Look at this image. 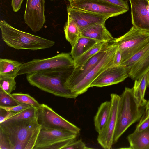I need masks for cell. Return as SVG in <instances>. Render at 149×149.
Here are the masks:
<instances>
[{
	"instance_id": "6da1fadb",
	"label": "cell",
	"mask_w": 149,
	"mask_h": 149,
	"mask_svg": "<svg viewBox=\"0 0 149 149\" xmlns=\"http://www.w3.org/2000/svg\"><path fill=\"white\" fill-rule=\"evenodd\" d=\"M40 128L37 118L0 123V130L8 140L10 149H33Z\"/></svg>"
},
{
	"instance_id": "7a4b0ae2",
	"label": "cell",
	"mask_w": 149,
	"mask_h": 149,
	"mask_svg": "<svg viewBox=\"0 0 149 149\" xmlns=\"http://www.w3.org/2000/svg\"><path fill=\"white\" fill-rule=\"evenodd\" d=\"M72 70H52L38 72L26 74L30 84L58 97L75 99L78 95L67 88L65 83Z\"/></svg>"
},
{
	"instance_id": "3957f363",
	"label": "cell",
	"mask_w": 149,
	"mask_h": 149,
	"mask_svg": "<svg viewBox=\"0 0 149 149\" xmlns=\"http://www.w3.org/2000/svg\"><path fill=\"white\" fill-rule=\"evenodd\" d=\"M0 28L3 41L8 46L16 49H44L55 44L53 41L16 29L4 20L0 21Z\"/></svg>"
},
{
	"instance_id": "277c9868",
	"label": "cell",
	"mask_w": 149,
	"mask_h": 149,
	"mask_svg": "<svg viewBox=\"0 0 149 149\" xmlns=\"http://www.w3.org/2000/svg\"><path fill=\"white\" fill-rule=\"evenodd\" d=\"M117 123L113 144L132 125L139 120L144 114L145 106L139 107L134 98L133 89L126 87L120 96Z\"/></svg>"
},
{
	"instance_id": "5b68a950",
	"label": "cell",
	"mask_w": 149,
	"mask_h": 149,
	"mask_svg": "<svg viewBox=\"0 0 149 149\" xmlns=\"http://www.w3.org/2000/svg\"><path fill=\"white\" fill-rule=\"evenodd\" d=\"M74 68V60L70 53L62 52L51 57L23 63L18 75L49 70H71Z\"/></svg>"
},
{
	"instance_id": "8992f818",
	"label": "cell",
	"mask_w": 149,
	"mask_h": 149,
	"mask_svg": "<svg viewBox=\"0 0 149 149\" xmlns=\"http://www.w3.org/2000/svg\"><path fill=\"white\" fill-rule=\"evenodd\" d=\"M112 42L118 46V50L122 55V63L140 50L149 42V32L133 26L126 33L115 38Z\"/></svg>"
},
{
	"instance_id": "52a82bcc",
	"label": "cell",
	"mask_w": 149,
	"mask_h": 149,
	"mask_svg": "<svg viewBox=\"0 0 149 149\" xmlns=\"http://www.w3.org/2000/svg\"><path fill=\"white\" fill-rule=\"evenodd\" d=\"M77 135L63 129L41 127L33 149H63Z\"/></svg>"
},
{
	"instance_id": "ba28073f",
	"label": "cell",
	"mask_w": 149,
	"mask_h": 149,
	"mask_svg": "<svg viewBox=\"0 0 149 149\" xmlns=\"http://www.w3.org/2000/svg\"><path fill=\"white\" fill-rule=\"evenodd\" d=\"M118 46L114 42L110 43L107 51L98 63L77 85L71 91L78 95L86 92L95 79L104 70L113 65L115 56L118 49Z\"/></svg>"
},
{
	"instance_id": "9c48e42d",
	"label": "cell",
	"mask_w": 149,
	"mask_h": 149,
	"mask_svg": "<svg viewBox=\"0 0 149 149\" xmlns=\"http://www.w3.org/2000/svg\"><path fill=\"white\" fill-rule=\"evenodd\" d=\"M37 121L42 127L62 129L78 135L80 129L54 111L47 105L40 104L38 108Z\"/></svg>"
},
{
	"instance_id": "30bf717a",
	"label": "cell",
	"mask_w": 149,
	"mask_h": 149,
	"mask_svg": "<svg viewBox=\"0 0 149 149\" xmlns=\"http://www.w3.org/2000/svg\"><path fill=\"white\" fill-rule=\"evenodd\" d=\"M69 2L72 7L110 17L124 14L128 11L121 7L99 0H71Z\"/></svg>"
},
{
	"instance_id": "8fae6325",
	"label": "cell",
	"mask_w": 149,
	"mask_h": 149,
	"mask_svg": "<svg viewBox=\"0 0 149 149\" xmlns=\"http://www.w3.org/2000/svg\"><path fill=\"white\" fill-rule=\"evenodd\" d=\"M111 108L109 116L104 127L98 134L97 140L103 148L110 149L113 144L114 134L116 126L120 96L116 94L110 95Z\"/></svg>"
},
{
	"instance_id": "7c38bea8",
	"label": "cell",
	"mask_w": 149,
	"mask_h": 149,
	"mask_svg": "<svg viewBox=\"0 0 149 149\" xmlns=\"http://www.w3.org/2000/svg\"><path fill=\"white\" fill-rule=\"evenodd\" d=\"M129 73V77L138 80L149 71V42L131 57L121 63Z\"/></svg>"
},
{
	"instance_id": "4fadbf2b",
	"label": "cell",
	"mask_w": 149,
	"mask_h": 149,
	"mask_svg": "<svg viewBox=\"0 0 149 149\" xmlns=\"http://www.w3.org/2000/svg\"><path fill=\"white\" fill-rule=\"evenodd\" d=\"M45 0H27L25 22L34 32L39 31L45 22Z\"/></svg>"
},
{
	"instance_id": "5bb4252c",
	"label": "cell",
	"mask_w": 149,
	"mask_h": 149,
	"mask_svg": "<svg viewBox=\"0 0 149 149\" xmlns=\"http://www.w3.org/2000/svg\"><path fill=\"white\" fill-rule=\"evenodd\" d=\"M110 44L95 54L84 64L74 68L69 72L65 83V86L67 88L70 90L98 63L105 54Z\"/></svg>"
},
{
	"instance_id": "9a60e30c",
	"label": "cell",
	"mask_w": 149,
	"mask_h": 149,
	"mask_svg": "<svg viewBox=\"0 0 149 149\" xmlns=\"http://www.w3.org/2000/svg\"><path fill=\"white\" fill-rule=\"evenodd\" d=\"M128 77V72L125 65H113L102 71L92 83L90 87H103L116 84Z\"/></svg>"
},
{
	"instance_id": "2e32d148",
	"label": "cell",
	"mask_w": 149,
	"mask_h": 149,
	"mask_svg": "<svg viewBox=\"0 0 149 149\" xmlns=\"http://www.w3.org/2000/svg\"><path fill=\"white\" fill-rule=\"evenodd\" d=\"M132 23L139 29L149 32V0H129Z\"/></svg>"
},
{
	"instance_id": "e0dca14e",
	"label": "cell",
	"mask_w": 149,
	"mask_h": 149,
	"mask_svg": "<svg viewBox=\"0 0 149 149\" xmlns=\"http://www.w3.org/2000/svg\"><path fill=\"white\" fill-rule=\"evenodd\" d=\"M68 16L76 22L81 30L91 25L105 23L109 16L101 15L82 10L68 5Z\"/></svg>"
},
{
	"instance_id": "ac0fdd59",
	"label": "cell",
	"mask_w": 149,
	"mask_h": 149,
	"mask_svg": "<svg viewBox=\"0 0 149 149\" xmlns=\"http://www.w3.org/2000/svg\"><path fill=\"white\" fill-rule=\"evenodd\" d=\"M81 36L95 39L99 42H112L114 38L106 28L105 23L88 26L81 31Z\"/></svg>"
},
{
	"instance_id": "d6986e66",
	"label": "cell",
	"mask_w": 149,
	"mask_h": 149,
	"mask_svg": "<svg viewBox=\"0 0 149 149\" xmlns=\"http://www.w3.org/2000/svg\"><path fill=\"white\" fill-rule=\"evenodd\" d=\"M129 148L149 149V127L139 132H134L127 137Z\"/></svg>"
},
{
	"instance_id": "ffe728a7",
	"label": "cell",
	"mask_w": 149,
	"mask_h": 149,
	"mask_svg": "<svg viewBox=\"0 0 149 149\" xmlns=\"http://www.w3.org/2000/svg\"><path fill=\"white\" fill-rule=\"evenodd\" d=\"M148 72L138 80H135L133 89L134 99L139 107L145 106L147 100L145 98V92L148 86Z\"/></svg>"
},
{
	"instance_id": "44dd1931",
	"label": "cell",
	"mask_w": 149,
	"mask_h": 149,
	"mask_svg": "<svg viewBox=\"0 0 149 149\" xmlns=\"http://www.w3.org/2000/svg\"><path fill=\"white\" fill-rule=\"evenodd\" d=\"M111 108V102L110 101L102 103L98 108L94 119L95 129L98 134L102 130L108 120Z\"/></svg>"
},
{
	"instance_id": "7402d4cb",
	"label": "cell",
	"mask_w": 149,
	"mask_h": 149,
	"mask_svg": "<svg viewBox=\"0 0 149 149\" xmlns=\"http://www.w3.org/2000/svg\"><path fill=\"white\" fill-rule=\"evenodd\" d=\"M99 42L95 39L81 36L72 47L70 53L72 57L73 60L76 59Z\"/></svg>"
},
{
	"instance_id": "603a6c76",
	"label": "cell",
	"mask_w": 149,
	"mask_h": 149,
	"mask_svg": "<svg viewBox=\"0 0 149 149\" xmlns=\"http://www.w3.org/2000/svg\"><path fill=\"white\" fill-rule=\"evenodd\" d=\"M23 63L12 59L0 58V76L16 77Z\"/></svg>"
},
{
	"instance_id": "cb8c5ba5",
	"label": "cell",
	"mask_w": 149,
	"mask_h": 149,
	"mask_svg": "<svg viewBox=\"0 0 149 149\" xmlns=\"http://www.w3.org/2000/svg\"><path fill=\"white\" fill-rule=\"evenodd\" d=\"M66 40L72 47L79 38L81 36V30L75 21L68 17L64 27Z\"/></svg>"
},
{
	"instance_id": "d4e9b609",
	"label": "cell",
	"mask_w": 149,
	"mask_h": 149,
	"mask_svg": "<svg viewBox=\"0 0 149 149\" xmlns=\"http://www.w3.org/2000/svg\"><path fill=\"white\" fill-rule=\"evenodd\" d=\"M110 43L105 42H100L88 50L77 58L74 60V67L81 65L89 59Z\"/></svg>"
},
{
	"instance_id": "484cf974",
	"label": "cell",
	"mask_w": 149,
	"mask_h": 149,
	"mask_svg": "<svg viewBox=\"0 0 149 149\" xmlns=\"http://www.w3.org/2000/svg\"><path fill=\"white\" fill-rule=\"evenodd\" d=\"M38 108L31 106L6 121L23 120L37 118Z\"/></svg>"
},
{
	"instance_id": "4316f807",
	"label": "cell",
	"mask_w": 149,
	"mask_h": 149,
	"mask_svg": "<svg viewBox=\"0 0 149 149\" xmlns=\"http://www.w3.org/2000/svg\"><path fill=\"white\" fill-rule=\"evenodd\" d=\"M11 96L19 103H24L31 106L39 108L40 104L34 98L28 94L22 93H15L11 94Z\"/></svg>"
},
{
	"instance_id": "83f0119b",
	"label": "cell",
	"mask_w": 149,
	"mask_h": 149,
	"mask_svg": "<svg viewBox=\"0 0 149 149\" xmlns=\"http://www.w3.org/2000/svg\"><path fill=\"white\" fill-rule=\"evenodd\" d=\"M15 77L6 76H0V88L8 94L16 88V83Z\"/></svg>"
},
{
	"instance_id": "f1b7e54d",
	"label": "cell",
	"mask_w": 149,
	"mask_h": 149,
	"mask_svg": "<svg viewBox=\"0 0 149 149\" xmlns=\"http://www.w3.org/2000/svg\"><path fill=\"white\" fill-rule=\"evenodd\" d=\"M19 104L13 97L11 94H8L0 88V106L11 107Z\"/></svg>"
},
{
	"instance_id": "f546056e",
	"label": "cell",
	"mask_w": 149,
	"mask_h": 149,
	"mask_svg": "<svg viewBox=\"0 0 149 149\" xmlns=\"http://www.w3.org/2000/svg\"><path fill=\"white\" fill-rule=\"evenodd\" d=\"M91 148L86 146L81 139H76L65 147L63 149H88Z\"/></svg>"
},
{
	"instance_id": "4dcf8cb0",
	"label": "cell",
	"mask_w": 149,
	"mask_h": 149,
	"mask_svg": "<svg viewBox=\"0 0 149 149\" xmlns=\"http://www.w3.org/2000/svg\"><path fill=\"white\" fill-rule=\"evenodd\" d=\"M31 106L28 104L21 103L17 105L11 107L0 106V108L3 109L7 111H12L16 112H19Z\"/></svg>"
},
{
	"instance_id": "1f68e13d",
	"label": "cell",
	"mask_w": 149,
	"mask_h": 149,
	"mask_svg": "<svg viewBox=\"0 0 149 149\" xmlns=\"http://www.w3.org/2000/svg\"><path fill=\"white\" fill-rule=\"evenodd\" d=\"M19 112L7 111L0 108V123L3 122Z\"/></svg>"
},
{
	"instance_id": "d6a6232c",
	"label": "cell",
	"mask_w": 149,
	"mask_h": 149,
	"mask_svg": "<svg viewBox=\"0 0 149 149\" xmlns=\"http://www.w3.org/2000/svg\"><path fill=\"white\" fill-rule=\"evenodd\" d=\"M118 6L128 10L129 7L128 2L127 0H99Z\"/></svg>"
},
{
	"instance_id": "836d02e7",
	"label": "cell",
	"mask_w": 149,
	"mask_h": 149,
	"mask_svg": "<svg viewBox=\"0 0 149 149\" xmlns=\"http://www.w3.org/2000/svg\"><path fill=\"white\" fill-rule=\"evenodd\" d=\"M0 149H10L9 143L2 131L0 130Z\"/></svg>"
},
{
	"instance_id": "e575fe53",
	"label": "cell",
	"mask_w": 149,
	"mask_h": 149,
	"mask_svg": "<svg viewBox=\"0 0 149 149\" xmlns=\"http://www.w3.org/2000/svg\"><path fill=\"white\" fill-rule=\"evenodd\" d=\"M149 127V118L142 121H139L134 131L139 132Z\"/></svg>"
},
{
	"instance_id": "d590c367",
	"label": "cell",
	"mask_w": 149,
	"mask_h": 149,
	"mask_svg": "<svg viewBox=\"0 0 149 149\" xmlns=\"http://www.w3.org/2000/svg\"><path fill=\"white\" fill-rule=\"evenodd\" d=\"M23 0H12L11 6L13 11L17 12L20 9Z\"/></svg>"
},
{
	"instance_id": "8d00e7d4",
	"label": "cell",
	"mask_w": 149,
	"mask_h": 149,
	"mask_svg": "<svg viewBox=\"0 0 149 149\" xmlns=\"http://www.w3.org/2000/svg\"><path fill=\"white\" fill-rule=\"evenodd\" d=\"M122 60L121 54L118 49L116 54L114 60L113 65H120Z\"/></svg>"
},
{
	"instance_id": "74e56055",
	"label": "cell",
	"mask_w": 149,
	"mask_h": 149,
	"mask_svg": "<svg viewBox=\"0 0 149 149\" xmlns=\"http://www.w3.org/2000/svg\"><path fill=\"white\" fill-rule=\"evenodd\" d=\"M145 112L140 121H144L149 118V100L147 101L145 106Z\"/></svg>"
},
{
	"instance_id": "f35d334b",
	"label": "cell",
	"mask_w": 149,
	"mask_h": 149,
	"mask_svg": "<svg viewBox=\"0 0 149 149\" xmlns=\"http://www.w3.org/2000/svg\"><path fill=\"white\" fill-rule=\"evenodd\" d=\"M147 82L148 86L149 87V71L148 72V73Z\"/></svg>"
},
{
	"instance_id": "ab89813d",
	"label": "cell",
	"mask_w": 149,
	"mask_h": 149,
	"mask_svg": "<svg viewBox=\"0 0 149 149\" xmlns=\"http://www.w3.org/2000/svg\"><path fill=\"white\" fill-rule=\"evenodd\" d=\"M68 1H71V0H67Z\"/></svg>"
}]
</instances>
